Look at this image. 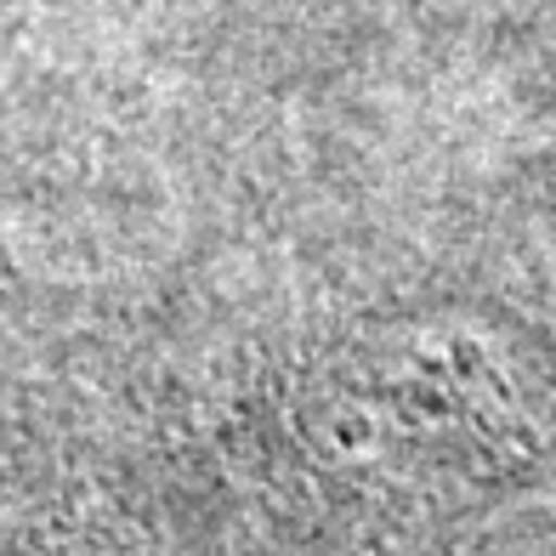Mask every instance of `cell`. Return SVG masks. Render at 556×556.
Listing matches in <instances>:
<instances>
[{"instance_id": "obj_1", "label": "cell", "mask_w": 556, "mask_h": 556, "mask_svg": "<svg viewBox=\"0 0 556 556\" xmlns=\"http://www.w3.org/2000/svg\"><path fill=\"white\" fill-rule=\"evenodd\" d=\"M227 438L313 556H460L556 500V330L483 290L369 301L262 364Z\"/></svg>"}]
</instances>
